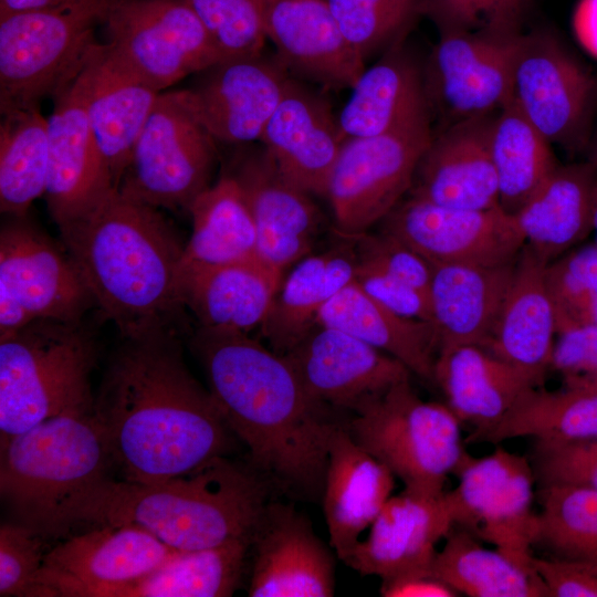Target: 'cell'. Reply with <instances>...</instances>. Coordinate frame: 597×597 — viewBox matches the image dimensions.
<instances>
[{"label": "cell", "mask_w": 597, "mask_h": 597, "mask_svg": "<svg viewBox=\"0 0 597 597\" xmlns=\"http://www.w3.org/2000/svg\"><path fill=\"white\" fill-rule=\"evenodd\" d=\"M217 155V142L190 109L184 91H164L117 190L159 209L189 210L210 186Z\"/></svg>", "instance_id": "obj_9"}, {"label": "cell", "mask_w": 597, "mask_h": 597, "mask_svg": "<svg viewBox=\"0 0 597 597\" xmlns=\"http://www.w3.org/2000/svg\"><path fill=\"white\" fill-rule=\"evenodd\" d=\"M597 169L591 163L561 166L513 216L525 247L546 264L593 231Z\"/></svg>", "instance_id": "obj_34"}, {"label": "cell", "mask_w": 597, "mask_h": 597, "mask_svg": "<svg viewBox=\"0 0 597 597\" xmlns=\"http://www.w3.org/2000/svg\"><path fill=\"white\" fill-rule=\"evenodd\" d=\"M250 597H331L337 555L293 505L269 502L251 537Z\"/></svg>", "instance_id": "obj_21"}, {"label": "cell", "mask_w": 597, "mask_h": 597, "mask_svg": "<svg viewBox=\"0 0 597 597\" xmlns=\"http://www.w3.org/2000/svg\"><path fill=\"white\" fill-rule=\"evenodd\" d=\"M551 370L565 387L597 388V325L557 334Z\"/></svg>", "instance_id": "obj_52"}, {"label": "cell", "mask_w": 597, "mask_h": 597, "mask_svg": "<svg viewBox=\"0 0 597 597\" xmlns=\"http://www.w3.org/2000/svg\"><path fill=\"white\" fill-rule=\"evenodd\" d=\"M454 526L447 491L438 494L404 489L391 495L360 540L343 561L362 576L381 580L428 572Z\"/></svg>", "instance_id": "obj_23"}, {"label": "cell", "mask_w": 597, "mask_h": 597, "mask_svg": "<svg viewBox=\"0 0 597 597\" xmlns=\"http://www.w3.org/2000/svg\"><path fill=\"white\" fill-rule=\"evenodd\" d=\"M434 386L446 405L472 430L494 427L530 388L535 387L517 369L478 345L441 348L434 362Z\"/></svg>", "instance_id": "obj_33"}, {"label": "cell", "mask_w": 597, "mask_h": 597, "mask_svg": "<svg viewBox=\"0 0 597 597\" xmlns=\"http://www.w3.org/2000/svg\"><path fill=\"white\" fill-rule=\"evenodd\" d=\"M268 1L189 0L213 38L222 59L263 51Z\"/></svg>", "instance_id": "obj_46"}, {"label": "cell", "mask_w": 597, "mask_h": 597, "mask_svg": "<svg viewBox=\"0 0 597 597\" xmlns=\"http://www.w3.org/2000/svg\"><path fill=\"white\" fill-rule=\"evenodd\" d=\"M347 428L405 489L416 492H443L449 475L470 455L460 420L446 404L421 399L410 379L359 406Z\"/></svg>", "instance_id": "obj_8"}, {"label": "cell", "mask_w": 597, "mask_h": 597, "mask_svg": "<svg viewBox=\"0 0 597 597\" xmlns=\"http://www.w3.org/2000/svg\"><path fill=\"white\" fill-rule=\"evenodd\" d=\"M520 36L440 33L423 64L430 113L447 126L495 114L505 106Z\"/></svg>", "instance_id": "obj_14"}, {"label": "cell", "mask_w": 597, "mask_h": 597, "mask_svg": "<svg viewBox=\"0 0 597 597\" xmlns=\"http://www.w3.org/2000/svg\"><path fill=\"white\" fill-rule=\"evenodd\" d=\"M354 281L368 296L392 313L432 324L429 295L419 289L358 259Z\"/></svg>", "instance_id": "obj_51"}, {"label": "cell", "mask_w": 597, "mask_h": 597, "mask_svg": "<svg viewBox=\"0 0 597 597\" xmlns=\"http://www.w3.org/2000/svg\"><path fill=\"white\" fill-rule=\"evenodd\" d=\"M337 119L345 138L368 137L429 121L423 65L402 42L365 69Z\"/></svg>", "instance_id": "obj_31"}, {"label": "cell", "mask_w": 597, "mask_h": 597, "mask_svg": "<svg viewBox=\"0 0 597 597\" xmlns=\"http://www.w3.org/2000/svg\"><path fill=\"white\" fill-rule=\"evenodd\" d=\"M593 231L595 232V235H596L595 243L597 244V186L595 190L594 205H593Z\"/></svg>", "instance_id": "obj_58"}, {"label": "cell", "mask_w": 597, "mask_h": 597, "mask_svg": "<svg viewBox=\"0 0 597 597\" xmlns=\"http://www.w3.org/2000/svg\"><path fill=\"white\" fill-rule=\"evenodd\" d=\"M283 355L314 401L352 413L411 375L395 357L322 324Z\"/></svg>", "instance_id": "obj_20"}, {"label": "cell", "mask_w": 597, "mask_h": 597, "mask_svg": "<svg viewBox=\"0 0 597 597\" xmlns=\"http://www.w3.org/2000/svg\"><path fill=\"white\" fill-rule=\"evenodd\" d=\"M265 34L291 76L326 90L352 88L365 60L342 32L327 0H269Z\"/></svg>", "instance_id": "obj_24"}, {"label": "cell", "mask_w": 597, "mask_h": 597, "mask_svg": "<svg viewBox=\"0 0 597 597\" xmlns=\"http://www.w3.org/2000/svg\"><path fill=\"white\" fill-rule=\"evenodd\" d=\"M493 115L452 123L432 134L409 195L455 209L500 207L490 151Z\"/></svg>", "instance_id": "obj_26"}, {"label": "cell", "mask_w": 597, "mask_h": 597, "mask_svg": "<svg viewBox=\"0 0 597 597\" xmlns=\"http://www.w3.org/2000/svg\"><path fill=\"white\" fill-rule=\"evenodd\" d=\"M396 476L338 423L331 437L322 504L329 544L344 561L392 495Z\"/></svg>", "instance_id": "obj_28"}, {"label": "cell", "mask_w": 597, "mask_h": 597, "mask_svg": "<svg viewBox=\"0 0 597 597\" xmlns=\"http://www.w3.org/2000/svg\"><path fill=\"white\" fill-rule=\"evenodd\" d=\"M49 171L48 118L40 107L1 114L0 210L24 217L44 195Z\"/></svg>", "instance_id": "obj_42"}, {"label": "cell", "mask_w": 597, "mask_h": 597, "mask_svg": "<svg viewBox=\"0 0 597 597\" xmlns=\"http://www.w3.org/2000/svg\"><path fill=\"white\" fill-rule=\"evenodd\" d=\"M281 281L258 260L226 264L181 260L178 291L199 326L249 333L262 326Z\"/></svg>", "instance_id": "obj_30"}, {"label": "cell", "mask_w": 597, "mask_h": 597, "mask_svg": "<svg viewBox=\"0 0 597 597\" xmlns=\"http://www.w3.org/2000/svg\"><path fill=\"white\" fill-rule=\"evenodd\" d=\"M515 438L570 443L597 438V388L527 389L491 429L465 443L500 444Z\"/></svg>", "instance_id": "obj_38"}, {"label": "cell", "mask_w": 597, "mask_h": 597, "mask_svg": "<svg viewBox=\"0 0 597 597\" xmlns=\"http://www.w3.org/2000/svg\"><path fill=\"white\" fill-rule=\"evenodd\" d=\"M383 221L384 232L432 264H505L516 260L525 245L514 217L500 207L455 209L409 195Z\"/></svg>", "instance_id": "obj_16"}, {"label": "cell", "mask_w": 597, "mask_h": 597, "mask_svg": "<svg viewBox=\"0 0 597 597\" xmlns=\"http://www.w3.org/2000/svg\"><path fill=\"white\" fill-rule=\"evenodd\" d=\"M122 479L153 483L226 455L233 433L187 368L178 332L124 339L94 401Z\"/></svg>", "instance_id": "obj_1"}, {"label": "cell", "mask_w": 597, "mask_h": 597, "mask_svg": "<svg viewBox=\"0 0 597 597\" xmlns=\"http://www.w3.org/2000/svg\"><path fill=\"white\" fill-rule=\"evenodd\" d=\"M590 163L596 167L597 169V140H596V144L594 146V150H593V155H591V160Z\"/></svg>", "instance_id": "obj_59"}, {"label": "cell", "mask_w": 597, "mask_h": 597, "mask_svg": "<svg viewBox=\"0 0 597 597\" xmlns=\"http://www.w3.org/2000/svg\"><path fill=\"white\" fill-rule=\"evenodd\" d=\"M227 175L240 187L258 234V259L279 275L310 254L321 213L310 193L292 184L266 149L238 145Z\"/></svg>", "instance_id": "obj_18"}, {"label": "cell", "mask_w": 597, "mask_h": 597, "mask_svg": "<svg viewBox=\"0 0 597 597\" xmlns=\"http://www.w3.org/2000/svg\"><path fill=\"white\" fill-rule=\"evenodd\" d=\"M103 27L108 51L160 92L222 60L189 0H114Z\"/></svg>", "instance_id": "obj_10"}, {"label": "cell", "mask_w": 597, "mask_h": 597, "mask_svg": "<svg viewBox=\"0 0 597 597\" xmlns=\"http://www.w3.org/2000/svg\"><path fill=\"white\" fill-rule=\"evenodd\" d=\"M516 260L500 265L432 264L429 301L438 352L450 346L484 343L498 317Z\"/></svg>", "instance_id": "obj_32"}, {"label": "cell", "mask_w": 597, "mask_h": 597, "mask_svg": "<svg viewBox=\"0 0 597 597\" xmlns=\"http://www.w3.org/2000/svg\"><path fill=\"white\" fill-rule=\"evenodd\" d=\"M186 101L217 143L260 142L291 77L274 54L222 59L193 74Z\"/></svg>", "instance_id": "obj_17"}, {"label": "cell", "mask_w": 597, "mask_h": 597, "mask_svg": "<svg viewBox=\"0 0 597 597\" xmlns=\"http://www.w3.org/2000/svg\"><path fill=\"white\" fill-rule=\"evenodd\" d=\"M317 324L335 327L395 357L434 385L438 342L431 323L404 318L368 296L355 281L321 310Z\"/></svg>", "instance_id": "obj_36"}, {"label": "cell", "mask_w": 597, "mask_h": 597, "mask_svg": "<svg viewBox=\"0 0 597 597\" xmlns=\"http://www.w3.org/2000/svg\"><path fill=\"white\" fill-rule=\"evenodd\" d=\"M533 566L548 597H597L595 562L534 556Z\"/></svg>", "instance_id": "obj_53"}, {"label": "cell", "mask_w": 597, "mask_h": 597, "mask_svg": "<svg viewBox=\"0 0 597 597\" xmlns=\"http://www.w3.org/2000/svg\"><path fill=\"white\" fill-rule=\"evenodd\" d=\"M64 0H0V19L12 14L50 8Z\"/></svg>", "instance_id": "obj_57"}, {"label": "cell", "mask_w": 597, "mask_h": 597, "mask_svg": "<svg viewBox=\"0 0 597 597\" xmlns=\"http://www.w3.org/2000/svg\"><path fill=\"white\" fill-rule=\"evenodd\" d=\"M87 115L116 189L161 93L97 42L85 63ZM164 92V91H163Z\"/></svg>", "instance_id": "obj_29"}, {"label": "cell", "mask_w": 597, "mask_h": 597, "mask_svg": "<svg viewBox=\"0 0 597 597\" xmlns=\"http://www.w3.org/2000/svg\"><path fill=\"white\" fill-rule=\"evenodd\" d=\"M59 229L95 306L123 339L178 332L185 244L159 208L115 190Z\"/></svg>", "instance_id": "obj_4"}, {"label": "cell", "mask_w": 597, "mask_h": 597, "mask_svg": "<svg viewBox=\"0 0 597 597\" xmlns=\"http://www.w3.org/2000/svg\"><path fill=\"white\" fill-rule=\"evenodd\" d=\"M430 574L459 596L548 597L533 563H524L498 548H486L468 530L453 526L429 567Z\"/></svg>", "instance_id": "obj_37"}, {"label": "cell", "mask_w": 597, "mask_h": 597, "mask_svg": "<svg viewBox=\"0 0 597 597\" xmlns=\"http://www.w3.org/2000/svg\"><path fill=\"white\" fill-rule=\"evenodd\" d=\"M528 459L537 488L576 485L597 490V438L570 443L533 441Z\"/></svg>", "instance_id": "obj_48"}, {"label": "cell", "mask_w": 597, "mask_h": 597, "mask_svg": "<svg viewBox=\"0 0 597 597\" xmlns=\"http://www.w3.org/2000/svg\"><path fill=\"white\" fill-rule=\"evenodd\" d=\"M357 239V259L407 282L429 295L432 263L394 235L366 233Z\"/></svg>", "instance_id": "obj_50"}, {"label": "cell", "mask_w": 597, "mask_h": 597, "mask_svg": "<svg viewBox=\"0 0 597 597\" xmlns=\"http://www.w3.org/2000/svg\"><path fill=\"white\" fill-rule=\"evenodd\" d=\"M251 540L176 551L161 566L107 597H228L240 584Z\"/></svg>", "instance_id": "obj_40"}, {"label": "cell", "mask_w": 597, "mask_h": 597, "mask_svg": "<svg viewBox=\"0 0 597 597\" xmlns=\"http://www.w3.org/2000/svg\"><path fill=\"white\" fill-rule=\"evenodd\" d=\"M338 25L366 61L402 42L422 0H327Z\"/></svg>", "instance_id": "obj_44"}, {"label": "cell", "mask_w": 597, "mask_h": 597, "mask_svg": "<svg viewBox=\"0 0 597 597\" xmlns=\"http://www.w3.org/2000/svg\"><path fill=\"white\" fill-rule=\"evenodd\" d=\"M231 432L273 489L322 498L335 427L331 408L305 391L287 358L248 333L200 327L191 339Z\"/></svg>", "instance_id": "obj_2"}, {"label": "cell", "mask_w": 597, "mask_h": 597, "mask_svg": "<svg viewBox=\"0 0 597 597\" xmlns=\"http://www.w3.org/2000/svg\"><path fill=\"white\" fill-rule=\"evenodd\" d=\"M85 63L53 98L48 118L49 171L44 196L57 227L85 214L117 190L88 121Z\"/></svg>", "instance_id": "obj_19"}, {"label": "cell", "mask_w": 597, "mask_h": 597, "mask_svg": "<svg viewBox=\"0 0 597 597\" xmlns=\"http://www.w3.org/2000/svg\"><path fill=\"white\" fill-rule=\"evenodd\" d=\"M526 0H422L440 33L515 35Z\"/></svg>", "instance_id": "obj_47"}, {"label": "cell", "mask_w": 597, "mask_h": 597, "mask_svg": "<svg viewBox=\"0 0 597 597\" xmlns=\"http://www.w3.org/2000/svg\"><path fill=\"white\" fill-rule=\"evenodd\" d=\"M557 334L597 325V244L575 247L546 265Z\"/></svg>", "instance_id": "obj_45"}, {"label": "cell", "mask_w": 597, "mask_h": 597, "mask_svg": "<svg viewBox=\"0 0 597 597\" xmlns=\"http://www.w3.org/2000/svg\"><path fill=\"white\" fill-rule=\"evenodd\" d=\"M432 134L429 119L344 139L325 191L342 235L356 239L366 233L402 200Z\"/></svg>", "instance_id": "obj_11"}, {"label": "cell", "mask_w": 597, "mask_h": 597, "mask_svg": "<svg viewBox=\"0 0 597 597\" xmlns=\"http://www.w3.org/2000/svg\"><path fill=\"white\" fill-rule=\"evenodd\" d=\"M344 139L325 95L291 76L260 143L292 184L325 196Z\"/></svg>", "instance_id": "obj_25"}, {"label": "cell", "mask_w": 597, "mask_h": 597, "mask_svg": "<svg viewBox=\"0 0 597 597\" xmlns=\"http://www.w3.org/2000/svg\"><path fill=\"white\" fill-rule=\"evenodd\" d=\"M44 552L40 533L22 524L0 527V596L24 597L42 566Z\"/></svg>", "instance_id": "obj_49"}, {"label": "cell", "mask_w": 597, "mask_h": 597, "mask_svg": "<svg viewBox=\"0 0 597 597\" xmlns=\"http://www.w3.org/2000/svg\"><path fill=\"white\" fill-rule=\"evenodd\" d=\"M348 245L307 254L281 281L260 327L271 349L289 352L317 324L329 300L354 281L357 254Z\"/></svg>", "instance_id": "obj_35"}, {"label": "cell", "mask_w": 597, "mask_h": 597, "mask_svg": "<svg viewBox=\"0 0 597 597\" xmlns=\"http://www.w3.org/2000/svg\"><path fill=\"white\" fill-rule=\"evenodd\" d=\"M97 357L84 321L34 320L0 339V443L49 418L94 410Z\"/></svg>", "instance_id": "obj_5"}, {"label": "cell", "mask_w": 597, "mask_h": 597, "mask_svg": "<svg viewBox=\"0 0 597 597\" xmlns=\"http://www.w3.org/2000/svg\"><path fill=\"white\" fill-rule=\"evenodd\" d=\"M572 22L580 46L597 59V0H579Z\"/></svg>", "instance_id": "obj_55"}, {"label": "cell", "mask_w": 597, "mask_h": 597, "mask_svg": "<svg viewBox=\"0 0 597 597\" xmlns=\"http://www.w3.org/2000/svg\"><path fill=\"white\" fill-rule=\"evenodd\" d=\"M175 552L135 525L91 526L45 553L24 597H107L157 569Z\"/></svg>", "instance_id": "obj_13"}, {"label": "cell", "mask_w": 597, "mask_h": 597, "mask_svg": "<svg viewBox=\"0 0 597 597\" xmlns=\"http://www.w3.org/2000/svg\"><path fill=\"white\" fill-rule=\"evenodd\" d=\"M454 475L459 483L447 491L454 526L532 564L536 479L528 457L498 447L488 455L470 454Z\"/></svg>", "instance_id": "obj_12"}, {"label": "cell", "mask_w": 597, "mask_h": 597, "mask_svg": "<svg viewBox=\"0 0 597 597\" xmlns=\"http://www.w3.org/2000/svg\"><path fill=\"white\" fill-rule=\"evenodd\" d=\"M113 468L94 410L63 413L0 443V493L22 524L45 532L71 496Z\"/></svg>", "instance_id": "obj_6"}, {"label": "cell", "mask_w": 597, "mask_h": 597, "mask_svg": "<svg viewBox=\"0 0 597 597\" xmlns=\"http://www.w3.org/2000/svg\"><path fill=\"white\" fill-rule=\"evenodd\" d=\"M114 0H64L0 19V113L40 107L82 70Z\"/></svg>", "instance_id": "obj_7"}, {"label": "cell", "mask_w": 597, "mask_h": 597, "mask_svg": "<svg viewBox=\"0 0 597 597\" xmlns=\"http://www.w3.org/2000/svg\"><path fill=\"white\" fill-rule=\"evenodd\" d=\"M596 92L594 76L556 39L521 34L510 101L551 144L583 142Z\"/></svg>", "instance_id": "obj_15"}, {"label": "cell", "mask_w": 597, "mask_h": 597, "mask_svg": "<svg viewBox=\"0 0 597 597\" xmlns=\"http://www.w3.org/2000/svg\"><path fill=\"white\" fill-rule=\"evenodd\" d=\"M33 316L6 287L0 286V339L6 338L33 322Z\"/></svg>", "instance_id": "obj_56"}, {"label": "cell", "mask_w": 597, "mask_h": 597, "mask_svg": "<svg viewBox=\"0 0 597 597\" xmlns=\"http://www.w3.org/2000/svg\"><path fill=\"white\" fill-rule=\"evenodd\" d=\"M546 265L524 245L494 325L481 345L535 387L544 386L557 336Z\"/></svg>", "instance_id": "obj_27"}, {"label": "cell", "mask_w": 597, "mask_h": 597, "mask_svg": "<svg viewBox=\"0 0 597 597\" xmlns=\"http://www.w3.org/2000/svg\"><path fill=\"white\" fill-rule=\"evenodd\" d=\"M0 231V286L34 320L81 322L94 300L69 254L24 217H11Z\"/></svg>", "instance_id": "obj_22"}, {"label": "cell", "mask_w": 597, "mask_h": 597, "mask_svg": "<svg viewBox=\"0 0 597 597\" xmlns=\"http://www.w3.org/2000/svg\"><path fill=\"white\" fill-rule=\"evenodd\" d=\"M551 145L511 101L493 115L490 151L504 212L514 216L557 168Z\"/></svg>", "instance_id": "obj_41"}, {"label": "cell", "mask_w": 597, "mask_h": 597, "mask_svg": "<svg viewBox=\"0 0 597 597\" xmlns=\"http://www.w3.org/2000/svg\"><path fill=\"white\" fill-rule=\"evenodd\" d=\"M271 489L250 462L226 455L160 482L106 476L71 496L44 533L84 525H135L175 551L210 548L251 540Z\"/></svg>", "instance_id": "obj_3"}, {"label": "cell", "mask_w": 597, "mask_h": 597, "mask_svg": "<svg viewBox=\"0 0 597 597\" xmlns=\"http://www.w3.org/2000/svg\"><path fill=\"white\" fill-rule=\"evenodd\" d=\"M536 495L533 546L549 557L597 563V490L548 485Z\"/></svg>", "instance_id": "obj_43"}, {"label": "cell", "mask_w": 597, "mask_h": 597, "mask_svg": "<svg viewBox=\"0 0 597 597\" xmlns=\"http://www.w3.org/2000/svg\"><path fill=\"white\" fill-rule=\"evenodd\" d=\"M384 597H457L449 585L430 572H419L381 580Z\"/></svg>", "instance_id": "obj_54"}, {"label": "cell", "mask_w": 597, "mask_h": 597, "mask_svg": "<svg viewBox=\"0 0 597 597\" xmlns=\"http://www.w3.org/2000/svg\"><path fill=\"white\" fill-rule=\"evenodd\" d=\"M192 233L182 260L226 264L258 260V234L245 198L229 175L201 192L189 208Z\"/></svg>", "instance_id": "obj_39"}]
</instances>
